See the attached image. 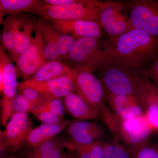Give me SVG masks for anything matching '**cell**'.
Listing matches in <instances>:
<instances>
[{
    "instance_id": "1",
    "label": "cell",
    "mask_w": 158,
    "mask_h": 158,
    "mask_svg": "<svg viewBox=\"0 0 158 158\" xmlns=\"http://www.w3.org/2000/svg\"><path fill=\"white\" fill-rule=\"evenodd\" d=\"M113 61L143 71L158 55V38L135 28L104 42Z\"/></svg>"
},
{
    "instance_id": "2",
    "label": "cell",
    "mask_w": 158,
    "mask_h": 158,
    "mask_svg": "<svg viewBox=\"0 0 158 158\" xmlns=\"http://www.w3.org/2000/svg\"><path fill=\"white\" fill-rule=\"evenodd\" d=\"M93 72L81 65H75L72 72L73 92L98 111L100 118L110 131L116 135L119 119L106 104L104 87L94 74Z\"/></svg>"
},
{
    "instance_id": "3",
    "label": "cell",
    "mask_w": 158,
    "mask_h": 158,
    "mask_svg": "<svg viewBox=\"0 0 158 158\" xmlns=\"http://www.w3.org/2000/svg\"><path fill=\"white\" fill-rule=\"evenodd\" d=\"M101 81L106 91L116 95L136 96L145 77L136 70L113 61L100 70Z\"/></svg>"
},
{
    "instance_id": "4",
    "label": "cell",
    "mask_w": 158,
    "mask_h": 158,
    "mask_svg": "<svg viewBox=\"0 0 158 158\" xmlns=\"http://www.w3.org/2000/svg\"><path fill=\"white\" fill-rule=\"evenodd\" d=\"M99 39L93 37H78L71 48L68 60L93 71L101 70L113 60L104 42Z\"/></svg>"
},
{
    "instance_id": "5",
    "label": "cell",
    "mask_w": 158,
    "mask_h": 158,
    "mask_svg": "<svg viewBox=\"0 0 158 158\" xmlns=\"http://www.w3.org/2000/svg\"><path fill=\"white\" fill-rule=\"evenodd\" d=\"M100 2L94 0H77L75 2L63 6L44 4L35 14L48 20H84L98 23Z\"/></svg>"
},
{
    "instance_id": "6",
    "label": "cell",
    "mask_w": 158,
    "mask_h": 158,
    "mask_svg": "<svg viewBox=\"0 0 158 158\" xmlns=\"http://www.w3.org/2000/svg\"><path fill=\"white\" fill-rule=\"evenodd\" d=\"M98 23L110 40L135 29L124 1L101 2Z\"/></svg>"
},
{
    "instance_id": "7",
    "label": "cell",
    "mask_w": 158,
    "mask_h": 158,
    "mask_svg": "<svg viewBox=\"0 0 158 158\" xmlns=\"http://www.w3.org/2000/svg\"><path fill=\"white\" fill-rule=\"evenodd\" d=\"M33 129V123L28 113H15L5 130L0 131L1 158L21 149Z\"/></svg>"
},
{
    "instance_id": "8",
    "label": "cell",
    "mask_w": 158,
    "mask_h": 158,
    "mask_svg": "<svg viewBox=\"0 0 158 158\" xmlns=\"http://www.w3.org/2000/svg\"><path fill=\"white\" fill-rule=\"evenodd\" d=\"M134 28L158 38V0L124 1Z\"/></svg>"
},
{
    "instance_id": "9",
    "label": "cell",
    "mask_w": 158,
    "mask_h": 158,
    "mask_svg": "<svg viewBox=\"0 0 158 158\" xmlns=\"http://www.w3.org/2000/svg\"><path fill=\"white\" fill-rule=\"evenodd\" d=\"M35 30L36 34L31 45L20 56L15 65L17 77L24 81L32 78L47 62L45 45L40 31L36 27Z\"/></svg>"
},
{
    "instance_id": "10",
    "label": "cell",
    "mask_w": 158,
    "mask_h": 158,
    "mask_svg": "<svg viewBox=\"0 0 158 158\" xmlns=\"http://www.w3.org/2000/svg\"><path fill=\"white\" fill-rule=\"evenodd\" d=\"M146 116L143 115L120 120L116 135L129 147L148 141L153 132Z\"/></svg>"
},
{
    "instance_id": "11",
    "label": "cell",
    "mask_w": 158,
    "mask_h": 158,
    "mask_svg": "<svg viewBox=\"0 0 158 158\" xmlns=\"http://www.w3.org/2000/svg\"><path fill=\"white\" fill-rule=\"evenodd\" d=\"M24 88H33L52 98L65 97L73 92L74 89L72 73L42 82H35L28 79L19 84L17 90Z\"/></svg>"
},
{
    "instance_id": "12",
    "label": "cell",
    "mask_w": 158,
    "mask_h": 158,
    "mask_svg": "<svg viewBox=\"0 0 158 158\" xmlns=\"http://www.w3.org/2000/svg\"><path fill=\"white\" fill-rule=\"evenodd\" d=\"M106 100L119 120L144 115L140 102L135 95H116L106 90Z\"/></svg>"
},
{
    "instance_id": "13",
    "label": "cell",
    "mask_w": 158,
    "mask_h": 158,
    "mask_svg": "<svg viewBox=\"0 0 158 158\" xmlns=\"http://www.w3.org/2000/svg\"><path fill=\"white\" fill-rule=\"evenodd\" d=\"M55 28L61 34H69L77 38L82 37H102V29L98 23L91 21L78 20L61 21L50 20Z\"/></svg>"
},
{
    "instance_id": "14",
    "label": "cell",
    "mask_w": 158,
    "mask_h": 158,
    "mask_svg": "<svg viewBox=\"0 0 158 158\" xmlns=\"http://www.w3.org/2000/svg\"><path fill=\"white\" fill-rule=\"evenodd\" d=\"M13 59L2 48H0V91L3 96L12 100L18 85Z\"/></svg>"
},
{
    "instance_id": "15",
    "label": "cell",
    "mask_w": 158,
    "mask_h": 158,
    "mask_svg": "<svg viewBox=\"0 0 158 158\" xmlns=\"http://www.w3.org/2000/svg\"><path fill=\"white\" fill-rule=\"evenodd\" d=\"M71 142L77 144H91L101 138L104 131L100 126L88 120H77L70 123L67 128Z\"/></svg>"
},
{
    "instance_id": "16",
    "label": "cell",
    "mask_w": 158,
    "mask_h": 158,
    "mask_svg": "<svg viewBox=\"0 0 158 158\" xmlns=\"http://www.w3.org/2000/svg\"><path fill=\"white\" fill-rule=\"evenodd\" d=\"M30 18L29 15L20 14L8 15L3 19V28L1 34V47L12 56L15 47V41L21 28Z\"/></svg>"
},
{
    "instance_id": "17",
    "label": "cell",
    "mask_w": 158,
    "mask_h": 158,
    "mask_svg": "<svg viewBox=\"0 0 158 158\" xmlns=\"http://www.w3.org/2000/svg\"><path fill=\"white\" fill-rule=\"evenodd\" d=\"M65 110L69 115L79 120H93L100 118L98 111L90 106L74 92L63 98Z\"/></svg>"
},
{
    "instance_id": "18",
    "label": "cell",
    "mask_w": 158,
    "mask_h": 158,
    "mask_svg": "<svg viewBox=\"0 0 158 158\" xmlns=\"http://www.w3.org/2000/svg\"><path fill=\"white\" fill-rule=\"evenodd\" d=\"M68 142L54 138L25 151L22 158H61L63 148H67Z\"/></svg>"
},
{
    "instance_id": "19",
    "label": "cell",
    "mask_w": 158,
    "mask_h": 158,
    "mask_svg": "<svg viewBox=\"0 0 158 158\" xmlns=\"http://www.w3.org/2000/svg\"><path fill=\"white\" fill-rule=\"evenodd\" d=\"M39 29L45 45V54L47 60H59L58 51V40L59 34L48 20L43 18L34 23Z\"/></svg>"
},
{
    "instance_id": "20",
    "label": "cell",
    "mask_w": 158,
    "mask_h": 158,
    "mask_svg": "<svg viewBox=\"0 0 158 158\" xmlns=\"http://www.w3.org/2000/svg\"><path fill=\"white\" fill-rule=\"evenodd\" d=\"M39 0H0V21L2 23L4 15H14L22 12L35 14L44 6Z\"/></svg>"
},
{
    "instance_id": "21",
    "label": "cell",
    "mask_w": 158,
    "mask_h": 158,
    "mask_svg": "<svg viewBox=\"0 0 158 158\" xmlns=\"http://www.w3.org/2000/svg\"><path fill=\"white\" fill-rule=\"evenodd\" d=\"M70 123L68 120H65L56 124L42 123L32 129L27 138L26 144L29 147H33L53 138L59 133L67 128Z\"/></svg>"
},
{
    "instance_id": "22",
    "label": "cell",
    "mask_w": 158,
    "mask_h": 158,
    "mask_svg": "<svg viewBox=\"0 0 158 158\" xmlns=\"http://www.w3.org/2000/svg\"><path fill=\"white\" fill-rule=\"evenodd\" d=\"M72 68L60 60L47 61L39 69L34 76L29 79L37 82H42L58 78L72 73Z\"/></svg>"
},
{
    "instance_id": "23",
    "label": "cell",
    "mask_w": 158,
    "mask_h": 158,
    "mask_svg": "<svg viewBox=\"0 0 158 158\" xmlns=\"http://www.w3.org/2000/svg\"><path fill=\"white\" fill-rule=\"evenodd\" d=\"M34 30L35 24L29 18L21 28L15 41L14 52L11 56L15 63L20 56L31 45L34 38L32 35Z\"/></svg>"
},
{
    "instance_id": "24",
    "label": "cell",
    "mask_w": 158,
    "mask_h": 158,
    "mask_svg": "<svg viewBox=\"0 0 158 158\" xmlns=\"http://www.w3.org/2000/svg\"><path fill=\"white\" fill-rule=\"evenodd\" d=\"M68 148L75 158H104L103 143L99 141L88 144H77L70 141Z\"/></svg>"
},
{
    "instance_id": "25",
    "label": "cell",
    "mask_w": 158,
    "mask_h": 158,
    "mask_svg": "<svg viewBox=\"0 0 158 158\" xmlns=\"http://www.w3.org/2000/svg\"><path fill=\"white\" fill-rule=\"evenodd\" d=\"M128 149L131 158H158V143L152 144L147 141Z\"/></svg>"
},
{
    "instance_id": "26",
    "label": "cell",
    "mask_w": 158,
    "mask_h": 158,
    "mask_svg": "<svg viewBox=\"0 0 158 158\" xmlns=\"http://www.w3.org/2000/svg\"><path fill=\"white\" fill-rule=\"evenodd\" d=\"M104 158H131L128 148L116 142L103 143Z\"/></svg>"
},
{
    "instance_id": "27",
    "label": "cell",
    "mask_w": 158,
    "mask_h": 158,
    "mask_svg": "<svg viewBox=\"0 0 158 158\" xmlns=\"http://www.w3.org/2000/svg\"><path fill=\"white\" fill-rule=\"evenodd\" d=\"M37 120L42 123L48 124L60 123L65 120L64 118L59 117L48 110L36 107L31 113Z\"/></svg>"
},
{
    "instance_id": "28",
    "label": "cell",
    "mask_w": 158,
    "mask_h": 158,
    "mask_svg": "<svg viewBox=\"0 0 158 158\" xmlns=\"http://www.w3.org/2000/svg\"><path fill=\"white\" fill-rule=\"evenodd\" d=\"M76 39L69 34H60L58 40V51L60 59L68 60L69 51Z\"/></svg>"
},
{
    "instance_id": "29",
    "label": "cell",
    "mask_w": 158,
    "mask_h": 158,
    "mask_svg": "<svg viewBox=\"0 0 158 158\" xmlns=\"http://www.w3.org/2000/svg\"><path fill=\"white\" fill-rule=\"evenodd\" d=\"M37 107L48 110L57 116L64 118L65 111V105L63 99H61V98L48 99Z\"/></svg>"
},
{
    "instance_id": "30",
    "label": "cell",
    "mask_w": 158,
    "mask_h": 158,
    "mask_svg": "<svg viewBox=\"0 0 158 158\" xmlns=\"http://www.w3.org/2000/svg\"><path fill=\"white\" fill-rule=\"evenodd\" d=\"M18 90L19 92L23 94L35 108L48 99L52 98L45 94L40 93L33 88H24Z\"/></svg>"
},
{
    "instance_id": "31",
    "label": "cell",
    "mask_w": 158,
    "mask_h": 158,
    "mask_svg": "<svg viewBox=\"0 0 158 158\" xmlns=\"http://www.w3.org/2000/svg\"><path fill=\"white\" fill-rule=\"evenodd\" d=\"M12 105L15 113H31L35 108L19 92L16 93L12 99Z\"/></svg>"
},
{
    "instance_id": "32",
    "label": "cell",
    "mask_w": 158,
    "mask_h": 158,
    "mask_svg": "<svg viewBox=\"0 0 158 158\" xmlns=\"http://www.w3.org/2000/svg\"><path fill=\"white\" fill-rule=\"evenodd\" d=\"M12 100L5 96H3L1 100V122L4 127H6L8 120L11 118L15 113Z\"/></svg>"
},
{
    "instance_id": "33",
    "label": "cell",
    "mask_w": 158,
    "mask_h": 158,
    "mask_svg": "<svg viewBox=\"0 0 158 158\" xmlns=\"http://www.w3.org/2000/svg\"><path fill=\"white\" fill-rule=\"evenodd\" d=\"M143 74L158 88V55L153 62L143 70Z\"/></svg>"
},
{
    "instance_id": "34",
    "label": "cell",
    "mask_w": 158,
    "mask_h": 158,
    "mask_svg": "<svg viewBox=\"0 0 158 158\" xmlns=\"http://www.w3.org/2000/svg\"><path fill=\"white\" fill-rule=\"evenodd\" d=\"M4 158H22L21 157L18 156H14L13 155H8L6 156Z\"/></svg>"
},
{
    "instance_id": "35",
    "label": "cell",
    "mask_w": 158,
    "mask_h": 158,
    "mask_svg": "<svg viewBox=\"0 0 158 158\" xmlns=\"http://www.w3.org/2000/svg\"><path fill=\"white\" fill-rule=\"evenodd\" d=\"M71 156V154L69 155L67 154L64 153L61 158H70Z\"/></svg>"
},
{
    "instance_id": "36",
    "label": "cell",
    "mask_w": 158,
    "mask_h": 158,
    "mask_svg": "<svg viewBox=\"0 0 158 158\" xmlns=\"http://www.w3.org/2000/svg\"><path fill=\"white\" fill-rule=\"evenodd\" d=\"M70 158H75L73 156V155L72 154H71V156Z\"/></svg>"
}]
</instances>
